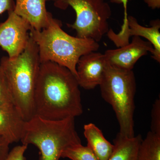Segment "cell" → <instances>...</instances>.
I'll return each instance as SVG.
<instances>
[{"label":"cell","instance_id":"cell-9","mask_svg":"<svg viewBox=\"0 0 160 160\" xmlns=\"http://www.w3.org/2000/svg\"><path fill=\"white\" fill-rule=\"evenodd\" d=\"M153 51V46L149 42L139 37L133 36L128 45L116 49H108L104 54L108 65L119 69L132 70L140 58Z\"/></svg>","mask_w":160,"mask_h":160},{"label":"cell","instance_id":"cell-3","mask_svg":"<svg viewBox=\"0 0 160 160\" xmlns=\"http://www.w3.org/2000/svg\"><path fill=\"white\" fill-rule=\"evenodd\" d=\"M41 64L37 45L30 36L26 48L17 58L4 56L0 60L13 104L26 122L35 116V91Z\"/></svg>","mask_w":160,"mask_h":160},{"label":"cell","instance_id":"cell-17","mask_svg":"<svg viewBox=\"0 0 160 160\" xmlns=\"http://www.w3.org/2000/svg\"><path fill=\"white\" fill-rule=\"evenodd\" d=\"M13 103L12 95L5 73L0 66V106Z\"/></svg>","mask_w":160,"mask_h":160},{"label":"cell","instance_id":"cell-2","mask_svg":"<svg viewBox=\"0 0 160 160\" xmlns=\"http://www.w3.org/2000/svg\"><path fill=\"white\" fill-rule=\"evenodd\" d=\"M62 26L61 21L52 17L46 28L39 31L31 28L29 35L37 45L41 63H57L67 68L77 78L80 58L97 51L100 45L94 40L68 34Z\"/></svg>","mask_w":160,"mask_h":160},{"label":"cell","instance_id":"cell-8","mask_svg":"<svg viewBox=\"0 0 160 160\" xmlns=\"http://www.w3.org/2000/svg\"><path fill=\"white\" fill-rule=\"evenodd\" d=\"M150 23V27H145L140 25L134 17L129 16L127 18L126 26L121 29L118 33H115L112 29H109L106 34L118 48L128 45L129 43V38L131 37L145 38L153 46V51L152 53V57L158 62L160 63V20H154Z\"/></svg>","mask_w":160,"mask_h":160},{"label":"cell","instance_id":"cell-24","mask_svg":"<svg viewBox=\"0 0 160 160\" xmlns=\"http://www.w3.org/2000/svg\"><path fill=\"white\" fill-rule=\"evenodd\" d=\"M61 1H62V0H52L53 2H54V6H55L56 7H57V8L60 3L61 2Z\"/></svg>","mask_w":160,"mask_h":160},{"label":"cell","instance_id":"cell-5","mask_svg":"<svg viewBox=\"0 0 160 160\" xmlns=\"http://www.w3.org/2000/svg\"><path fill=\"white\" fill-rule=\"evenodd\" d=\"M102 97L112 107L124 136H135L134 98L136 82L132 70L116 68L107 64L100 85Z\"/></svg>","mask_w":160,"mask_h":160},{"label":"cell","instance_id":"cell-22","mask_svg":"<svg viewBox=\"0 0 160 160\" xmlns=\"http://www.w3.org/2000/svg\"><path fill=\"white\" fill-rule=\"evenodd\" d=\"M128 0H110L111 3H115V4H121L123 5L124 9V18L123 20V23L122 25V28H123L126 26L127 22V18H128V14H127V3Z\"/></svg>","mask_w":160,"mask_h":160},{"label":"cell","instance_id":"cell-21","mask_svg":"<svg viewBox=\"0 0 160 160\" xmlns=\"http://www.w3.org/2000/svg\"><path fill=\"white\" fill-rule=\"evenodd\" d=\"M14 0H0V15L5 12L14 10Z\"/></svg>","mask_w":160,"mask_h":160},{"label":"cell","instance_id":"cell-20","mask_svg":"<svg viewBox=\"0 0 160 160\" xmlns=\"http://www.w3.org/2000/svg\"><path fill=\"white\" fill-rule=\"evenodd\" d=\"M10 144L6 139L0 137V160H6L9 151Z\"/></svg>","mask_w":160,"mask_h":160},{"label":"cell","instance_id":"cell-13","mask_svg":"<svg viewBox=\"0 0 160 160\" xmlns=\"http://www.w3.org/2000/svg\"><path fill=\"white\" fill-rule=\"evenodd\" d=\"M84 134L87 146L91 148L99 160H107L114 149V145L104 137L102 131L93 123L84 126Z\"/></svg>","mask_w":160,"mask_h":160},{"label":"cell","instance_id":"cell-4","mask_svg":"<svg viewBox=\"0 0 160 160\" xmlns=\"http://www.w3.org/2000/svg\"><path fill=\"white\" fill-rule=\"evenodd\" d=\"M74 118L51 120L35 115L26 122L21 142L37 147L38 160H60L66 148L82 144Z\"/></svg>","mask_w":160,"mask_h":160},{"label":"cell","instance_id":"cell-1","mask_svg":"<svg viewBox=\"0 0 160 160\" xmlns=\"http://www.w3.org/2000/svg\"><path fill=\"white\" fill-rule=\"evenodd\" d=\"M79 85L66 67L53 62L41 64L34 94L35 115L51 120L83 113Z\"/></svg>","mask_w":160,"mask_h":160},{"label":"cell","instance_id":"cell-19","mask_svg":"<svg viewBox=\"0 0 160 160\" xmlns=\"http://www.w3.org/2000/svg\"><path fill=\"white\" fill-rule=\"evenodd\" d=\"M28 146L22 144L14 147L9 152L6 160H26L24 154Z\"/></svg>","mask_w":160,"mask_h":160},{"label":"cell","instance_id":"cell-23","mask_svg":"<svg viewBox=\"0 0 160 160\" xmlns=\"http://www.w3.org/2000/svg\"><path fill=\"white\" fill-rule=\"evenodd\" d=\"M147 6L152 9H160V0H144Z\"/></svg>","mask_w":160,"mask_h":160},{"label":"cell","instance_id":"cell-18","mask_svg":"<svg viewBox=\"0 0 160 160\" xmlns=\"http://www.w3.org/2000/svg\"><path fill=\"white\" fill-rule=\"evenodd\" d=\"M151 132L160 135V99L155 100L151 110Z\"/></svg>","mask_w":160,"mask_h":160},{"label":"cell","instance_id":"cell-14","mask_svg":"<svg viewBox=\"0 0 160 160\" xmlns=\"http://www.w3.org/2000/svg\"><path fill=\"white\" fill-rule=\"evenodd\" d=\"M142 141L141 135L130 138L118 132L113 140V151L107 160H138V150Z\"/></svg>","mask_w":160,"mask_h":160},{"label":"cell","instance_id":"cell-10","mask_svg":"<svg viewBox=\"0 0 160 160\" xmlns=\"http://www.w3.org/2000/svg\"><path fill=\"white\" fill-rule=\"evenodd\" d=\"M107 66L104 54L97 51L81 57L77 65V79L80 87L90 90L100 86Z\"/></svg>","mask_w":160,"mask_h":160},{"label":"cell","instance_id":"cell-12","mask_svg":"<svg viewBox=\"0 0 160 160\" xmlns=\"http://www.w3.org/2000/svg\"><path fill=\"white\" fill-rule=\"evenodd\" d=\"M26 122L13 103L0 106V137L9 144L21 141Z\"/></svg>","mask_w":160,"mask_h":160},{"label":"cell","instance_id":"cell-7","mask_svg":"<svg viewBox=\"0 0 160 160\" xmlns=\"http://www.w3.org/2000/svg\"><path fill=\"white\" fill-rule=\"evenodd\" d=\"M7 19L0 23V47L14 59L26 48L32 28L29 23L13 10L8 12Z\"/></svg>","mask_w":160,"mask_h":160},{"label":"cell","instance_id":"cell-6","mask_svg":"<svg viewBox=\"0 0 160 160\" xmlns=\"http://www.w3.org/2000/svg\"><path fill=\"white\" fill-rule=\"evenodd\" d=\"M71 6L76 18L68 27L76 32L78 38L92 39L98 42L109 29L108 20L112 11L105 0H62L57 8L66 10Z\"/></svg>","mask_w":160,"mask_h":160},{"label":"cell","instance_id":"cell-11","mask_svg":"<svg viewBox=\"0 0 160 160\" xmlns=\"http://www.w3.org/2000/svg\"><path fill=\"white\" fill-rule=\"evenodd\" d=\"M48 0H14V12L27 21L32 28L41 30L48 26L52 15L46 9Z\"/></svg>","mask_w":160,"mask_h":160},{"label":"cell","instance_id":"cell-16","mask_svg":"<svg viewBox=\"0 0 160 160\" xmlns=\"http://www.w3.org/2000/svg\"><path fill=\"white\" fill-rule=\"evenodd\" d=\"M62 158L71 160H99L90 147L82 144L66 148L62 153Z\"/></svg>","mask_w":160,"mask_h":160},{"label":"cell","instance_id":"cell-15","mask_svg":"<svg viewBox=\"0 0 160 160\" xmlns=\"http://www.w3.org/2000/svg\"><path fill=\"white\" fill-rule=\"evenodd\" d=\"M138 160H160V135L149 131L140 144Z\"/></svg>","mask_w":160,"mask_h":160}]
</instances>
